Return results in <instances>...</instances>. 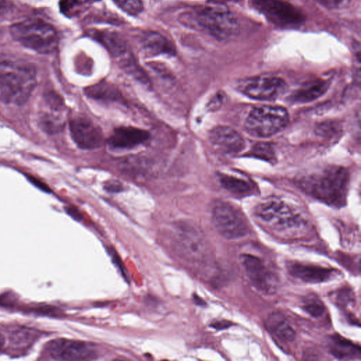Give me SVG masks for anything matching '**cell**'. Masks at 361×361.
Listing matches in <instances>:
<instances>
[{
	"mask_svg": "<svg viewBox=\"0 0 361 361\" xmlns=\"http://www.w3.org/2000/svg\"><path fill=\"white\" fill-rule=\"evenodd\" d=\"M37 83V70L29 61L8 54L0 55V100L23 105Z\"/></svg>",
	"mask_w": 361,
	"mask_h": 361,
	"instance_id": "6da1fadb",
	"label": "cell"
},
{
	"mask_svg": "<svg viewBox=\"0 0 361 361\" xmlns=\"http://www.w3.org/2000/svg\"><path fill=\"white\" fill-rule=\"evenodd\" d=\"M255 214L269 230L283 237H299L308 228L307 219L296 208L277 197L260 202Z\"/></svg>",
	"mask_w": 361,
	"mask_h": 361,
	"instance_id": "7a4b0ae2",
	"label": "cell"
},
{
	"mask_svg": "<svg viewBox=\"0 0 361 361\" xmlns=\"http://www.w3.org/2000/svg\"><path fill=\"white\" fill-rule=\"evenodd\" d=\"M348 183V171L338 166H328L299 180L300 188L307 194L336 207L345 204Z\"/></svg>",
	"mask_w": 361,
	"mask_h": 361,
	"instance_id": "3957f363",
	"label": "cell"
},
{
	"mask_svg": "<svg viewBox=\"0 0 361 361\" xmlns=\"http://www.w3.org/2000/svg\"><path fill=\"white\" fill-rule=\"evenodd\" d=\"M9 30L14 40L39 54H50L58 46L59 37L56 30L40 18H28L16 23Z\"/></svg>",
	"mask_w": 361,
	"mask_h": 361,
	"instance_id": "277c9868",
	"label": "cell"
},
{
	"mask_svg": "<svg viewBox=\"0 0 361 361\" xmlns=\"http://www.w3.org/2000/svg\"><path fill=\"white\" fill-rule=\"evenodd\" d=\"M288 119V111L283 106H259L250 111L245 122V129L252 136L269 137L281 130Z\"/></svg>",
	"mask_w": 361,
	"mask_h": 361,
	"instance_id": "5b68a950",
	"label": "cell"
},
{
	"mask_svg": "<svg viewBox=\"0 0 361 361\" xmlns=\"http://www.w3.org/2000/svg\"><path fill=\"white\" fill-rule=\"evenodd\" d=\"M197 23L218 39L231 37L238 30V20L234 14L221 3L199 10L195 16Z\"/></svg>",
	"mask_w": 361,
	"mask_h": 361,
	"instance_id": "8992f818",
	"label": "cell"
},
{
	"mask_svg": "<svg viewBox=\"0 0 361 361\" xmlns=\"http://www.w3.org/2000/svg\"><path fill=\"white\" fill-rule=\"evenodd\" d=\"M176 252L190 263H204L210 257V251L204 236L197 228L181 224L176 226L173 234Z\"/></svg>",
	"mask_w": 361,
	"mask_h": 361,
	"instance_id": "52a82bcc",
	"label": "cell"
},
{
	"mask_svg": "<svg viewBox=\"0 0 361 361\" xmlns=\"http://www.w3.org/2000/svg\"><path fill=\"white\" fill-rule=\"evenodd\" d=\"M212 221L219 233L226 239L242 238L249 231L243 214L228 202H221L215 205L212 211Z\"/></svg>",
	"mask_w": 361,
	"mask_h": 361,
	"instance_id": "ba28073f",
	"label": "cell"
},
{
	"mask_svg": "<svg viewBox=\"0 0 361 361\" xmlns=\"http://www.w3.org/2000/svg\"><path fill=\"white\" fill-rule=\"evenodd\" d=\"M252 5L270 23L280 27H297L304 22L302 12L287 0H252Z\"/></svg>",
	"mask_w": 361,
	"mask_h": 361,
	"instance_id": "9c48e42d",
	"label": "cell"
},
{
	"mask_svg": "<svg viewBox=\"0 0 361 361\" xmlns=\"http://www.w3.org/2000/svg\"><path fill=\"white\" fill-rule=\"evenodd\" d=\"M285 81L278 77L259 76L240 82L239 90L246 96L259 100H271L286 89Z\"/></svg>",
	"mask_w": 361,
	"mask_h": 361,
	"instance_id": "30bf717a",
	"label": "cell"
},
{
	"mask_svg": "<svg viewBox=\"0 0 361 361\" xmlns=\"http://www.w3.org/2000/svg\"><path fill=\"white\" fill-rule=\"evenodd\" d=\"M47 351L52 359L59 360H85L97 357L93 345L82 341L62 338L50 341Z\"/></svg>",
	"mask_w": 361,
	"mask_h": 361,
	"instance_id": "8fae6325",
	"label": "cell"
},
{
	"mask_svg": "<svg viewBox=\"0 0 361 361\" xmlns=\"http://www.w3.org/2000/svg\"><path fill=\"white\" fill-rule=\"evenodd\" d=\"M239 259L247 276L256 288L264 293H271L276 289V276L262 259L247 253L240 255Z\"/></svg>",
	"mask_w": 361,
	"mask_h": 361,
	"instance_id": "7c38bea8",
	"label": "cell"
},
{
	"mask_svg": "<svg viewBox=\"0 0 361 361\" xmlns=\"http://www.w3.org/2000/svg\"><path fill=\"white\" fill-rule=\"evenodd\" d=\"M71 136L81 149H93L99 147L104 142L100 128L87 118L78 116L69 123Z\"/></svg>",
	"mask_w": 361,
	"mask_h": 361,
	"instance_id": "4fadbf2b",
	"label": "cell"
},
{
	"mask_svg": "<svg viewBox=\"0 0 361 361\" xmlns=\"http://www.w3.org/2000/svg\"><path fill=\"white\" fill-rule=\"evenodd\" d=\"M209 139L215 147L228 154L238 153L245 146L240 134L228 126H220L214 128L209 132Z\"/></svg>",
	"mask_w": 361,
	"mask_h": 361,
	"instance_id": "5bb4252c",
	"label": "cell"
},
{
	"mask_svg": "<svg viewBox=\"0 0 361 361\" xmlns=\"http://www.w3.org/2000/svg\"><path fill=\"white\" fill-rule=\"evenodd\" d=\"M290 275L302 281L317 283L327 281L333 278L336 270L333 269L292 262L287 266Z\"/></svg>",
	"mask_w": 361,
	"mask_h": 361,
	"instance_id": "9a60e30c",
	"label": "cell"
},
{
	"mask_svg": "<svg viewBox=\"0 0 361 361\" xmlns=\"http://www.w3.org/2000/svg\"><path fill=\"white\" fill-rule=\"evenodd\" d=\"M149 137V133L145 130L122 126L114 130L107 142L112 148L125 149L137 146L147 141Z\"/></svg>",
	"mask_w": 361,
	"mask_h": 361,
	"instance_id": "2e32d148",
	"label": "cell"
},
{
	"mask_svg": "<svg viewBox=\"0 0 361 361\" xmlns=\"http://www.w3.org/2000/svg\"><path fill=\"white\" fill-rule=\"evenodd\" d=\"M269 331L282 342H292L295 338V331L286 317L280 312L271 313L267 320Z\"/></svg>",
	"mask_w": 361,
	"mask_h": 361,
	"instance_id": "e0dca14e",
	"label": "cell"
},
{
	"mask_svg": "<svg viewBox=\"0 0 361 361\" xmlns=\"http://www.w3.org/2000/svg\"><path fill=\"white\" fill-rule=\"evenodd\" d=\"M328 347L330 353L338 359L360 357V346L339 335H333L329 338Z\"/></svg>",
	"mask_w": 361,
	"mask_h": 361,
	"instance_id": "ac0fdd59",
	"label": "cell"
},
{
	"mask_svg": "<svg viewBox=\"0 0 361 361\" xmlns=\"http://www.w3.org/2000/svg\"><path fill=\"white\" fill-rule=\"evenodd\" d=\"M145 51L150 54H172L175 50L172 44L163 35L155 32H147L141 38Z\"/></svg>",
	"mask_w": 361,
	"mask_h": 361,
	"instance_id": "d6986e66",
	"label": "cell"
},
{
	"mask_svg": "<svg viewBox=\"0 0 361 361\" xmlns=\"http://www.w3.org/2000/svg\"><path fill=\"white\" fill-rule=\"evenodd\" d=\"M328 86L327 81L311 82L297 90L292 97L293 100L299 103L311 102L322 96L328 89Z\"/></svg>",
	"mask_w": 361,
	"mask_h": 361,
	"instance_id": "ffe728a7",
	"label": "cell"
},
{
	"mask_svg": "<svg viewBox=\"0 0 361 361\" xmlns=\"http://www.w3.org/2000/svg\"><path fill=\"white\" fill-rule=\"evenodd\" d=\"M219 179L222 186L233 193L248 194L253 190L252 185L241 178L223 174L220 176Z\"/></svg>",
	"mask_w": 361,
	"mask_h": 361,
	"instance_id": "44dd1931",
	"label": "cell"
},
{
	"mask_svg": "<svg viewBox=\"0 0 361 361\" xmlns=\"http://www.w3.org/2000/svg\"><path fill=\"white\" fill-rule=\"evenodd\" d=\"M88 96L99 99L116 100L119 97V93L117 90L109 85L106 83L98 84L86 90Z\"/></svg>",
	"mask_w": 361,
	"mask_h": 361,
	"instance_id": "7402d4cb",
	"label": "cell"
},
{
	"mask_svg": "<svg viewBox=\"0 0 361 361\" xmlns=\"http://www.w3.org/2000/svg\"><path fill=\"white\" fill-rule=\"evenodd\" d=\"M303 310L310 316L318 318L325 312V306L321 299L314 294H309L302 300Z\"/></svg>",
	"mask_w": 361,
	"mask_h": 361,
	"instance_id": "603a6c76",
	"label": "cell"
},
{
	"mask_svg": "<svg viewBox=\"0 0 361 361\" xmlns=\"http://www.w3.org/2000/svg\"><path fill=\"white\" fill-rule=\"evenodd\" d=\"M62 122L56 114H44L39 118V126L47 133H57L61 130Z\"/></svg>",
	"mask_w": 361,
	"mask_h": 361,
	"instance_id": "cb8c5ba5",
	"label": "cell"
},
{
	"mask_svg": "<svg viewBox=\"0 0 361 361\" xmlns=\"http://www.w3.org/2000/svg\"><path fill=\"white\" fill-rule=\"evenodd\" d=\"M91 0H61L60 8L61 12L67 16H73L78 14Z\"/></svg>",
	"mask_w": 361,
	"mask_h": 361,
	"instance_id": "d4e9b609",
	"label": "cell"
},
{
	"mask_svg": "<svg viewBox=\"0 0 361 361\" xmlns=\"http://www.w3.org/2000/svg\"><path fill=\"white\" fill-rule=\"evenodd\" d=\"M250 154L267 161L275 159V153L272 146L269 143H257L251 149Z\"/></svg>",
	"mask_w": 361,
	"mask_h": 361,
	"instance_id": "484cf974",
	"label": "cell"
},
{
	"mask_svg": "<svg viewBox=\"0 0 361 361\" xmlns=\"http://www.w3.org/2000/svg\"><path fill=\"white\" fill-rule=\"evenodd\" d=\"M123 11L130 15H137L143 9V5L140 0H114Z\"/></svg>",
	"mask_w": 361,
	"mask_h": 361,
	"instance_id": "4316f807",
	"label": "cell"
},
{
	"mask_svg": "<svg viewBox=\"0 0 361 361\" xmlns=\"http://www.w3.org/2000/svg\"><path fill=\"white\" fill-rule=\"evenodd\" d=\"M33 338V334L28 329H20L13 333L12 341L16 345H25L24 343H28Z\"/></svg>",
	"mask_w": 361,
	"mask_h": 361,
	"instance_id": "83f0119b",
	"label": "cell"
},
{
	"mask_svg": "<svg viewBox=\"0 0 361 361\" xmlns=\"http://www.w3.org/2000/svg\"><path fill=\"white\" fill-rule=\"evenodd\" d=\"M336 301L338 305L342 307L349 306L354 302L353 293L349 288L340 290L336 294Z\"/></svg>",
	"mask_w": 361,
	"mask_h": 361,
	"instance_id": "f1b7e54d",
	"label": "cell"
},
{
	"mask_svg": "<svg viewBox=\"0 0 361 361\" xmlns=\"http://www.w3.org/2000/svg\"><path fill=\"white\" fill-rule=\"evenodd\" d=\"M323 7L331 10H338L345 8L351 0H315Z\"/></svg>",
	"mask_w": 361,
	"mask_h": 361,
	"instance_id": "f546056e",
	"label": "cell"
},
{
	"mask_svg": "<svg viewBox=\"0 0 361 361\" xmlns=\"http://www.w3.org/2000/svg\"><path fill=\"white\" fill-rule=\"evenodd\" d=\"M231 325H232V323L229 321L221 320V321H217V322H214L212 326H213V328H214L216 329L221 330V329L228 328Z\"/></svg>",
	"mask_w": 361,
	"mask_h": 361,
	"instance_id": "4dcf8cb0",
	"label": "cell"
},
{
	"mask_svg": "<svg viewBox=\"0 0 361 361\" xmlns=\"http://www.w3.org/2000/svg\"><path fill=\"white\" fill-rule=\"evenodd\" d=\"M222 101L221 94H217L213 99L211 100L209 104V107L210 109H214L217 108L221 104Z\"/></svg>",
	"mask_w": 361,
	"mask_h": 361,
	"instance_id": "1f68e13d",
	"label": "cell"
},
{
	"mask_svg": "<svg viewBox=\"0 0 361 361\" xmlns=\"http://www.w3.org/2000/svg\"><path fill=\"white\" fill-rule=\"evenodd\" d=\"M29 179L33 185H35V186H37L39 189L43 190L45 192L49 191L48 187H47L44 184L41 183L39 180H38L32 177L30 178Z\"/></svg>",
	"mask_w": 361,
	"mask_h": 361,
	"instance_id": "d6a6232c",
	"label": "cell"
},
{
	"mask_svg": "<svg viewBox=\"0 0 361 361\" xmlns=\"http://www.w3.org/2000/svg\"><path fill=\"white\" fill-rule=\"evenodd\" d=\"M106 185V188L110 191H117L121 189V185L117 181H109Z\"/></svg>",
	"mask_w": 361,
	"mask_h": 361,
	"instance_id": "836d02e7",
	"label": "cell"
},
{
	"mask_svg": "<svg viewBox=\"0 0 361 361\" xmlns=\"http://www.w3.org/2000/svg\"><path fill=\"white\" fill-rule=\"evenodd\" d=\"M5 344V337L0 332V349H1Z\"/></svg>",
	"mask_w": 361,
	"mask_h": 361,
	"instance_id": "e575fe53",
	"label": "cell"
}]
</instances>
